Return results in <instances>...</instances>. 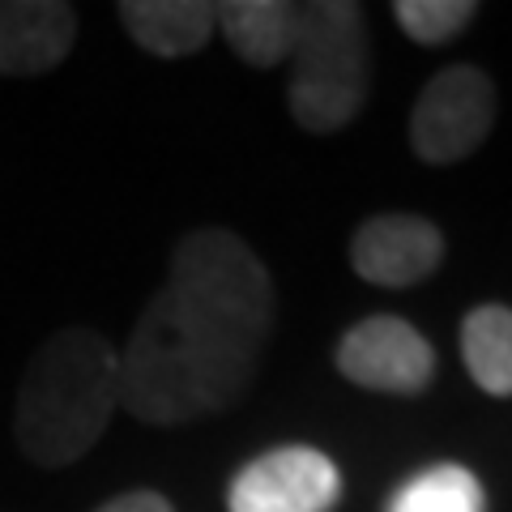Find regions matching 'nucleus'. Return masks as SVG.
Masks as SVG:
<instances>
[{
    "mask_svg": "<svg viewBox=\"0 0 512 512\" xmlns=\"http://www.w3.org/2000/svg\"><path fill=\"white\" fill-rule=\"evenodd\" d=\"M274 312V278L244 239L222 227L188 231L116 355L120 406L150 427L231 410L261 372Z\"/></svg>",
    "mask_w": 512,
    "mask_h": 512,
    "instance_id": "obj_1",
    "label": "nucleus"
},
{
    "mask_svg": "<svg viewBox=\"0 0 512 512\" xmlns=\"http://www.w3.org/2000/svg\"><path fill=\"white\" fill-rule=\"evenodd\" d=\"M120 410V359L103 333L86 325L56 329L30 355L18 406H13V436L26 461L43 470H60L82 461L111 427Z\"/></svg>",
    "mask_w": 512,
    "mask_h": 512,
    "instance_id": "obj_2",
    "label": "nucleus"
},
{
    "mask_svg": "<svg viewBox=\"0 0 512 512\" xmlns=\"http://www.w3.org/2000/svg\"><path fill=\"white\" fill-rule=\"evenodd\" d=\"M372 86V43L367 13L355 0H312L299 5V35L291 52L286 107L303 133H342L359 120Z\"/></svg>",
    "mask_w": 512,
    "mask_h": 512,
    "instance_id": "obj_3",
    "label": "nucleus"
},
{
    "mask_svg": "<svg viewBox=\"0 0 512 512\" xmlns=\"http://www.w3.org/2000/svg\"><path fill=\"white\" fill-rule=\"evenodd\" d=\"M495 128V82L478 64H448L419 90L410 146L427 167H453L483 150Z\"/></svg>",
    "mask_w": 512,
    "mask_h": 512,
    "instance_id": "obj_4",
    "label": "nucleus"
},
{
    "mask_svg": "<svg viewBox=\"0 0 512 512\" xmlns=\"http://www.w3.org/2000/svg\"><path fill=\"white\" fill-rule=\"evenodd\" d=\"M333 363L359 389L397 397L423 393L436 376V350L402 316H367L350 325L338 338Z\"/></svg>",
    "mask_w": 512,
    "mask_h": 512,
    "instance_id": "obj_5",
    "label": "nucleus"
},
{
    "mask_svg": "<svg viewBox=\"0 0 512 512\" xmlns=\"http://www.w3.org/2000/svg\"><path fill=\"white\" fill-rule=\"evenodd\" d=\"M342 495L338 466L308 444H286L252 457L231 478V512H329Z\"/></svg>",
    "mask_w": 512,
    "mask_h": 512,
    "instance_id": "obj_6",
    "label": "nucleus"
},
{
    "mask_svg": "<svg viewBox=\"0 0 512 512\" xmlns=\"http://www.w3.org/2000/svg\"><path fill=\"white\" fill-rule=\"evenodd\" d=\"M444 261V235L419 214H376L350 235V269L389 291L419 286Z\"/></svg>",
    "mask_w": 512,
    "mask_h": 512,
    "instance_id": "obj_7",
    "label": "nucleus"
},
{
    "mask_svg": "<svg viewBox=\"0 0 512 512\" xmlns=\"http://www.w3.org/2000/svg\"><path fill=\"white\" fill-rule=\"evenodd\" d=\"M77 39V9L64 0H0V77L52 73Z\"/></svg>",
    "mask_w": 512,
    "mask_h": 512,
    "instance_id": "obj_8",
    "label": "nucleus"
},
{
    "mask_svg": "<svg viewBox=\"0 0 512 512\" xmlns=\"http://www.w3.org/2000/svg\"><path fill=\"white\" fill-rule=\"evenodd\" d=\"M214 22L244 64L278 69L295 52L299 5L291 0H227V5H214Z\"/></svg>",
    "mask_w": 512,
    "mask_h": 512,
    "instance_id": "obj_9",
    "label": "nucleus"
},
{
    "mask_svg": "<svg viewBox=\"0 0 512 512\" xmlns=\"http://www.w3.org/2000/svg\"><path fill=\"white\" fill-rule=\"evenodd\" d=\"M120 22L137 39V47L163 60L197 56L218 26L214 5L205 0H124Z\"/></svg>",
    "mask_w": 512,
    "mask_h": 512,
    "instance_id": "obj_10",
    "label": "nucleus"
},
{
    "mask_svg": "<svg viewBox=\"0 0 512 512\" xmlns=\"http://www.w3.org/2000/svg\"><path fill=\"white\" fill-rule=\"evenodd\" d=\"M461 359L474 384L491 397H512V308L478 303L461 320Z\"/></svg>",
    "mask_w": 512,
    "mask_h": 512,
    "instance_id": "obj_11",
    "label": "nucleus"
},
{
    "mask_svg": "<svg viewBox=\"0 0 512 512\" xmlns=\"http://www.w3.org/2000/svg\"><path fill=\"white\" fill-rule=\"evenodd\" d=\"M389 512H483V487L461 466H436L393 495Z\"/></svg>",
    "mask_w": 512,
    "mask_h": 512,
    "instance_id": "obj_12",
    "label": "nucleus"
},
{
    "mask_svg": "<svg viewBox=\"0 0 512 512\" xmlns=\"http://www.w3.org/2000/svg\"><path fill=\"white\" fill-rule=\"evenodd\" d=\"M393 18L414 43L440 47V43H453L457 35H466L478 18V5L474 0H397Z\"/></svg>",
    "mask_w": 512,
    "mask_h": 512,
    "instance_id": "obj_13",
    "label": "nucleus"
},
{
    "mask_svg": "<svg viewBox=\"0 0 512 512\" xmlns=\"http://www.w3.org/2000/svg\"><path fill=\"white\" fill-rule=\"evenodd\" d=\"M94 512H175V508H171L167 495H158V491H124Z\"/></svg>",
    "mask_w": 512,
    "mask_h": 512,
    "instance_id": "obj_14",
    "label": "nucleus"
}]
</instances>
